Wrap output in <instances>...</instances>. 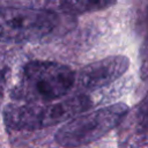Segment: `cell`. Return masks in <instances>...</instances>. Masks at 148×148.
I'll return each instance as SVG.
<instances>
[{
	"instance_id": "obj_6",
	"label": "cell",
	"mask_w": 148,
	"mask_h": 148,
	"mask_svg": "<svg viewBox=\"0 0 148 148\" xmlns=\"http://www.w3.org/2000/svg\"><path fill=\"white\" fill-rule=\"evenodd\" d=\"M125 138L128 146L148 143V94L130 117Z\"/></svg>"
},
{
	"instance_id": "obj_2",
	"label": "cell",
	"mask_w": 148,
	"mask_h": 148,
	"mask_svg": "<svg viewBox=\"0 0 148 148\" xmlns=\"http://www.w3.org/2000/svg\"><path fill=\"white\" fill-rule=\"evenodd\" d=\"M75 83V73L66 65L35 60L25 65L13 96L28 103L52 102L67 95Z\"/></svg>"
},
{
	"instance_id": "obj_4",
	"label": "cell",
	"mask_w": 148,
	"mask_h": 148,
	"mask_svg": "<svg viewBox=\"0 0 148 148\" xmlns=\"http://www.w3.org/2000/svg\"><path fill=\"white\" fill-rule=\"evenodd\" d=\"M128 113L124 103L108 105L89 113L69 119L56 133V141L62 147H79L98 140L117 125Z\"/></svg>"
},
{
	"instance_id": "obj_1",
	"label": "cell",
	"mask_w": 148,
	"mask_h": 148,
	"mask_svg": "<svg viewBox=\"0 0 148 148\" xmlns=\"http://www.w3.org/2000/svg\"><path fill=\"white\" fill-rule=\"evenodd\" d=\"M73 18L47 9L0 7V42L23 43L66 34L75 25Z\"/></svg>"
},
{
	"instance_id": "obj_7",
	"label": "cell",
	"mask_w": 148,
	"mask_h": 148,
	"mask_svg": "<svg viewBox=\"0 0 148 148\" xmlns=\"http://www.w3.org/2000/svg\"><path fill=\"white\" fill-rule=\"evenodd\" d=\"M117 0H62L61 10L64 14L75 16L91 12H98L113 6Z\"/></svg>"
},
{
	"instance_id": "obj_3",
	"label": "cell",
	"mask_w": 148,
	"mask_h": 148,
	"mask_svg": "<svg viewBox=\"0 0 148 148\" xmlns=\"http://www.w3.org/2000/svg\"><path fill=\"white\" fill-rule=\"evenodd\" d=\"M91 99L83 95H75L61 102L39 105L29 103L27 105H8L3 118L6 125L12 130H39L69 120L91 106Z\"/></svg>"
},
{
	"instance_id": "obj_5",
	"label": "cell",
	"mask_w": 148,
	"mask_h": 148,
	"mask_svg": "<svg viewBox=\"0 0 148 148\" xmlns=\"http://www.w3.org/2000/svg\"><path fill=\"white\" fill-rule=\"evenodd\" d=\"M130 67L125 56H110L80 68L75 73V83L81 90H96L119 79Z\"/></svg>"
}]
</instances>
